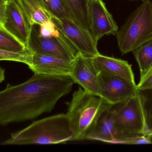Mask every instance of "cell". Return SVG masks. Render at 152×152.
Listing matches in <instances>:
<instances>
[{"instance_id":"obj_1","label":"cell","mask_w":152,"mask_h":152,"mask_svg":"<svg viewBox=\"0 0 152 152\" xmlns=\"http://www.w3.org/2000/svg\"><path fill=\"white\" fill-rule=\"evenodd\" d=\"M71 76L34 73L17 85L8 84L0 92V124L28 121L50 113L58 101L72 91Z\"/></svg>"},{"instance_id":"obj_2","label":"cell","mask_w":152,"mask_h":152,"mask_svg":"<svg viewBox=\"0 0 152 152\" xmlns=\"http://www.w3.org/2000/svg\"><path fill=\"white\" fill-rule=\"evenodd\" d=\"M74 140L69 119L59 114L36 121L25 129L11 134L1 145H51Z\"/></svg>"},{"instance_id":"obj_3","label":"cell","mask_w":152,"mask_h":152,"mask_svg":"<svg viewBox=\"0 0 152 152\" xmlns=\"http://www.w3.org/2000/svg\"><path fill=\"white\" fill-rule=\"evenodd\" d=\"M66 114L73 133L74 140H87L102 113L111 105L101 97L92 95L80 87L66 103Z\"/></svg>"},{"instance_id":"obj_4","label":"cell","mask_w":152,"mask_h":152,"mask_svg":"<svg viewBox=\"0 0 152 152\" xmlns=\"http://www.w3.org/2000/svg\"><path fill=\"white\" fill-rule=\"evenodd\" d=\"M116 36L119 49L123 55L152 40V2L145 1L131 14Z\"/></svg>"},{"instance_id":"obj_5","label":"cell","mask_w":152,"mask_h":152,"mask_svg":"<svg viewBox=\"0 0 152 152\" xmlns=\"http://www.w3.org/2000/svg\"><path fill=\"white\" fill-rule=\"evenodd\" d=\"M115 105V139L147 135L145 117L139 94L124 103Z\"/></svg>"},{"instance_id":"obj_6","label":"cell","mask_w":152,"mask_h":152,"mask_svg":"<svg viewBox=\"0 0 152 152\" xmlns=\"http://www.w3.org/2000/svg\"><path fill=\"white\" fill-rule=\"evenodd\" d=\"M39 25L32 26L27 47L34 54L46 55L73 61L78 53L62 33L59 37L45 38L40 35Z\"/></svg>"},{"instance_id":"obj_7","label":"cell","mask_w":152,"mask_h":152,"mask_svg":"<svg viewBox=\"0 0 152 152\" xmlns=\"http://www.w3.org/2000/svg\"><path fill=\"white\" fill-rule=\"evenodd\" d=\"M52 19L78 53L88 58L94 57L99 54L97 47L98 42L89 31L83 29L67 18Z\"/></svg>"},{"instance_id":"obj_8","label":"cell","mask_w":152,"mask_h":152,"mask_svg":"<svg viewBox=\"0 0 152 152\" xmlns=\"http://www.w3.org/2000/svg\"><path fill=\"white\" fill-rule=\"evenodd\" d=\"M99 96L108 104L115 105L126 102L138 94L136 83L104 72L98 73Z\"/></svg>"},{"instance_id":"obj_9","label":"cell","mask_w":152,"mask_h":152,"mask_svg":"<svg viewBox=\"0 0 152 152\" xmlns=\"http://www.w3.org/2000/svg\"><path fill=\"white\" fill-rule=\"evenodd\" d=\"M0 27L27 46L32 26L17 0H9L0 15Z\"/></svg>"},{"instance_id":"obj_10","label":"cell","mask_w":152,"mask_h":152,"mask_svg":"<svg viewBox=\"0 0 152 152\" xmlns=\"http://www.w3.org/2000/svg\"><path fill=\"white\" fill-rule=\"evenodd\" d=\"M88 14L90 32L96 41L105 35L116 34L118 26L102 0H89Z\"/></svg>"},{"instance_id":"obj_11","label":"cell","mask_w":152,"mask_h":152,"mask_svg":"<svg viewBox=\"0 0 152 152\" xmlns=\"http://www.w3.org/2000/svg\"><path fill=\"white\" fill-rule=\"evenodd\" d=\"M71 77L75 83L79 84L85 91L99 96L98 73L92 63V58L86 57L78 53L74 60Z\"/></svg>"},{"instance_id":"obj_12","label":"cell","mask_w":152,"mask_h":152,"mask_svg":"<svg viewBox=\"0 0 152 152\" xmlns=\"http://www.w3.org/2000/svg\"><path fill=\"white\" fill-rule=\"evenodd\" d=\"M74 60L71 61L51 56L34 54L32 62L29 67L34 73L54 76H71Z\"/></svg>"},{"instance_id":"obj_13","label":"cell","mask_w":152,"mask_h":152,"mask_svg":"<svg viewBox=\"0 0 152 152\" xmlns=\"http://www.w3.org/2000/svg\"><path fill=\"white\" fill-rule=\"evenodd\" d=\"M92 61L98 73L104 72L136 83L131 66L127 61L100 54L92 58Z\"/></svg>"},{"instance_id":"obj_14","label":"cell","mask_w":152,"mask_h":152,"mask_svg":"<svg viewBox=\"0 0 152 152\" xmlns=\"http://www.w3.org/2000/svg\"><path fill=\"white\" fill-rule=\"evenodd\" d=\"M115 110L116 105H111L103 112L87 140L108 143L110 140L115 139L114 118Z\"/></svg>"},{"instance_id":"obj_15","label":"cell","mask_w":152,"mask_h":152,"mask_svg":"<svg viewBox=\"0 0 152 152\" xmlns=\"http://www.w3.org/2000/svg\"><path fill=\"white\" fill-rule=\"evenodd\" d=\"M31 26L39 25L53 18L39 0H17Z\"/></svg>"},{"instance_id":"obj_16","label":"cell","mask_w":152,"mask_h":152,"mask_svg":"<svg viewBox=\"0 0 152 152\" xmlns=\"http://www.w3.org/2000/svg\"><path fill=\"white\" fill-rule=\"evenodd\" d=\"M70 18L75 23L90 32L88 5L89 0H62Z\"/></svg>"},{"instance_id":"obj_17","label":"cell","mask_w":152,"mask_h":152,"mask_svg":"<svg viewBox=\"0 0 152 152\" xmlns=\"http://www.w3.org/2000/svg\"><path fill=\"white\" fill-rule=\"evenodd\" d=\"M140 71V78L152 67V40L132 51Z\"/></svg>"},{"instance_id":"obj_18","label":"cell","mask_w":152,"mask_h":152,"mask_svg":"<svg viewBox=\"0 0 152 152\" xmlns=\"http://www.w3.org/2000/svg\"><path fill=\"white\" fill-rule=\"evenodd\" d=\"M146 128L147 136L152 132V87L138 90Z\"/></svg>"},{"instance_id":"obj_19","label":"cell","mask_w":152,"mask_h":152,"mask_svg":"<svg viewBox=\"0 0 152 152\" xmlns=\"http://www.w3.org/2000/svg\"><path fill=\"white\" fill-rule=\"evenodd\" d=\"M0 49L22 52L28 49L25 44L1 27H0Z\"/></svg>"},{"instance_id":"obj_20","label":"cell","mask_w":152,"mask_h":152,"mask_svg":"<svg viewBox=\"0 0 152 152\" xmlns=\"http://www.w3.org/2000/svg\"><path fill=\"white\" fill-rule=\"evenodd\" d=\"M34 53L27 49L22 52H12L0 49L1 61H12L23 63L30 66L32 62Z\"/></svg>"},{"instance_id":"obj_21","label":"cell","mask_w":152,"mask_h":152,"mask_svg":"<svg viewBox=\"0 0 152 152\" xmlns=\"http://www.w3.org/2000/svg\"><path fill=\"white\" fill-rule=\"evenodd\" d=\"M53 18L71 19L62 0H39Z\"/></svg>"},{"instance_id":"obj_22","label":"cell","mask_w":152,"mask_h":152,"mask_svg":"<svg viewBox=\"0 0 152 152\" xmlns=\"http://www.w3.org/2000/svg\"><path fill=\"white\" fill-rule=\"evenodd\" d=\"M39 31L40 35L43 38L59 37L62 35V33L57 27L52 18L39 25Z\"/></svg>"},{"instance_id":"obj_23","label":"cell","mask_w":152,"mask_h":152,"mask_svg":"<svg viewBox=\"0 0 152 152\" xmlns=\"http://www.w3.org/2000/svg\"><path fill=\"white\" fill-rule=\"evenodd\" d=\"M152 137L147 135L139 136L130 138L114 139L110 140L108 143L123 145H141L152 144Z\"/></svg>"},{"instance_id":"obj_24","label":"cell","mask_w":152,"mask_h":152,"mask_svg":"<svg viewBox=\"0 0 152 152\" xmlns=\"http://www.w3.org/2000/svg\"><path fill=\"white\" fill-rule=\"evenodd\" d=\"M137 87L138 90L152 88V67L143 77L140 78L139 83Z\"/></svg>"},{"instance_id":"obj_25","label":"cell","mask_w":152,"mask_h":152,"mask_svg":"<svg viewBox=\"0 0 152 152\" xmlns=\"http://www.w3.org/2000/svg\"><path fill=\"white\" fill-rule=\"evenodd\" d=\"M9 0H0V15H2L5 10Z\"/></svg>"},{"instance_id":"obj_26","label":"cell","mask_w":152,"mask_h":152,"mask_svg":"<svg viewBox=\"0 0 152 152\" xmlns=\"http://www.w3.org/2000/svg\"><path fill=\"white\" fill-rule=\"evenodd\" d=\"M5 80V70L1 67L0 69V82H2Z\"/></svg>"},{"instance_id":"obj_27","label":"cell","mask_w":152,"mask_h":152,"mask_svg":"<svg viewBox=\"0 0 152 152\" xmlns=\"http://www.w3.org/2000/svg\"><path fill=\"white\" fill-rule=\"evenodd\" d=\"M148 136H150V137H152V132H151V133H150V134H149V135H148Z\"/></svg>"},{"instance_id":"obj_28","label":"cell","mask_w":152,"mask_h":152,"mask_svg":"<svg viewBox=\"0 0 152 152\" xmlns=\"http://www.w3.org/2000/svg\"><path fill=\"white\" fill-rule=\"evenodd\" d=\"M141 1H145V0H141Z\"/></svg>"}]
</instances>
